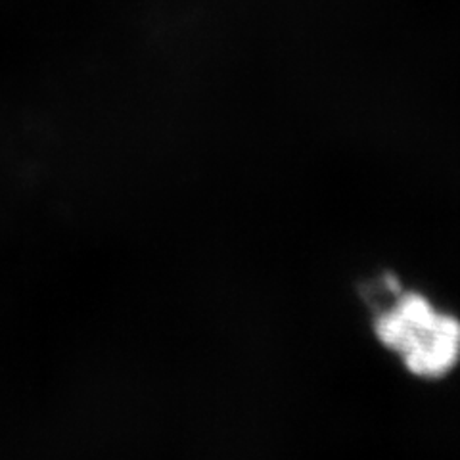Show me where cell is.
Masks as SVG:
<instances>
[{"label": "cell", "mask_w": 460, "mask_h": 460, "mask_svg": "<svg viewBox=\"0 0 460 460\" xmlns=\"http://www.w3.org/2000/svg\"><path fill=\"white\" fill-rule=\"evenodd\" d=\"M374 336L416 378L441 380L460 363V319L419 292H395L374 319Z\"/></svg>", "instance_id": "6da1fadb"}]
</instances>
